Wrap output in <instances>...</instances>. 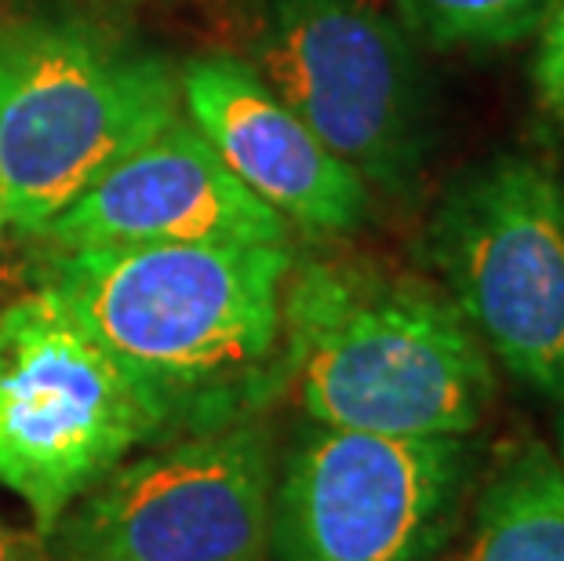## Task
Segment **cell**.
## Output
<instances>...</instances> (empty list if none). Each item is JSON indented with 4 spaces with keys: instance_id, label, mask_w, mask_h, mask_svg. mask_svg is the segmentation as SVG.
Segmentation results:
<instances>
[{
    "instance_id": "cell-1",
    "label": "cell",
    "mask_w": 564,
    "mask_h": 561,
    "mask_svg": "<svg viewBox=\"0 0 564 561\" xmlns=\"http://www.w3.org/2000/svg\"><path fill=\"white\" fill-rule=\"evenodd\" d=\"M292 245L47 248L52 292L147 384L175 431H212L284 384L281 300Z\"/></svg>"
},
{
    "instance_id": "cell-2",
    "label": "cell",
    "mask_w": 564,
    "mask_h": 561,
    "mask_svg": "<svg viewBox=\"0 0 564 561\" xmlns=\"http://www.w3.org/2000/svg\"><path fill=\"white\" fill-rule=\"evenodd\" d=\"M284 384L306 420L390 438H470L496 368L441 284L371 259L295 262L281 300Z\"/></svg>"
},
{
    "instance_id": "cell-3",
    "label": "cell",
    "mask_w": 564,
    "mask_h": 561,
    "mask_svg": "<svg viewBox=\"0 0 564 561\" xmlns=\"http://www.w3.org/2000/svg\"><path fill=\"white\" fill-rule=\"evenodd\" d=\"M183 114L167 58L69 15H0V205L41 237Z\"/></svg>"
},
{
    "instance_id": "cell-4",
    "label": "cell",
    "mask_w": 564,
    "mask_h": 561,
    "mask_svg": "<svg viewBox=\"0 0 564 561\" xmlns=\"http://www.w3.org/2000/svg\"><path fill=\"white\" fill-rule=\"evenodd\" d=\"M167 431L164 401L52 292L0 310V485L37 536Z\"/></svg>"
},
{
    "instance_id": "cell-5",
    "label": "cell",
    "mask_w": 564,
    "mask_h": 561,
    "mask_svg": "<svg viewBox=\"0 0 564 561\" xmlns=\"http://www.w3.org/2000/svg\"><path fill=\"white\" fill-rule=\"evenodd\" d=\"M441 289L485 350L564 404V183L499 153L444 190L426 226Z\"/></svg>"
},
{
    "instance_id": "cell-6",
    "label": "cell",
    "mask_w": 564,
    "mask_h": 561,
    "mask_svg": "<svg viewBox=\"0 0 564 561\" xmlns=\"http://www.w3.org/2000/svg\"><path fill=\"white\" fill-rule=\"evenodd\" d=\"M256 66L273 95L368 183L401 197L434 131L419 47L365 0H259Z\"/></svg>"
},
{
    "instance_id": "cell-7",
    "label": "cell",
    "mask_w": 564,
    "mask_h": 561,
    "mask_svg": "<svg viewBox=\"0 0 564 561\" xmlns=\"http://www.w3.org/2000/svg\"><path fill=\"white\" fill-rule=\"evenodd\" d=\"M278 485L256 416L124 460L41 536V561H267Z\"/></svg>"
},
{
    "instance_id": "cell-8",
    "label": "cell",
    "mask_w": 564,
    "mask_h": 561,
    "mask_svg": "<svg viewBox=\"0 0 564 561\" xmlns=\"http://www.w3.org/2000/svg\"><path fill=\"white\" fill-rule=\"evenodd\" d=\"M474 449L310 423L278 467L267 561H441Z\"/></svg>"
},
{
    "instance_id": "cell-9",
    "label": "cell",
    "mask_w": 564,
    "mask_h": 561,
    "mask_svg": "<svg viewBox=\"0 0 564 561\" xmlns=\"http://www.w3.org/2000/svg\"><path fill=\"white\" fill-rule=\"evenodd\" d=\"M278 212L223 164L186 114L117 161L63 216L47 248L99 245H288Z\"/></svg>"
},
{
    "instance_id": "cell-10",
    "label": "cell",
    "mask_w": 564,
    "mask_h": 561,
    "mask_svg": "<svg viewBox=\"0 0 564 561\" xmlns=\"http://www.w3.org/2000/svg\"><path fill=\"white\" fill-rule=\"evenodd\" d=\"M183 114L223 164L288 226L354 234L371 212V190L299 114L273 95L241 55H197L178 66Z\"/></svg>"
},
{
    "instance_id": "cell-11",
    "label": "cell",
    "mask_w": 564,
    "mask_h": 561,
    "mask_svg": "<svg viewBox=\"0 0 564 561\" xmlns=\"http://www.w3.org/2000/svg\"><path fill=\"white\" fill-rule=\"evenodd\" d=\"M441 561H564V467L539 441L513 449Z\"/></svg>"
},
{
    "instance_id": "cell-12",
    "label": "cell",
    "mask_w": 564,
    "mask_h": 561,
    "mask_svg": "<svg viewBox=\"0 0 564 561\" xmlns=\"http://www.w3.org/2000/svg\"><path fill=\"white\" fill-rule=\"evenodd\" d=\"M550 0H393L398 26L415 44L452 47H507L535 37Z\"/></svg>"
},
{
    "instance_id": "cell-13",
    "label": "cell",
    "mask_w": 564,
    "mask_h": 561,
    "mask_svg": "<svg viewBox=\"0 0 564 561\" xmlns=\"http://www.w3.org/2000/svg\"><path fill=\"white\" fill-rule=\"evenodd\" d=\"M532 88L543 114L564 125V0H550L535 30Z\"/></svg>"
},
{
    "instance_id": "cell-14",
    "label": "cell",
    "mask_w": 564,
    "mask_h": 561,
    "mask_svg": "<svg viewBox=\"0 0 564 561\" xmlns=\"http://www.w3.org/2000/svg\"><path fill=\"white\" fill-rule=\"evenodd\" d=\"M0 561H30L26 558V543H22L19 536L8 529L4 518H0Z\"/></svg>"
},
{
    "instance_id": "cell-15",
    "label": "cell",
    "mask_w": 564,
    "mask_h": 561,
    "mask_svg": "<svg viewBox=\"0 0 564 561\" xmlns=\"http://www.w3.org/2000/svg\"><path fill=\"white\" fill-rule=\"evenodd\" d=\"M557 460H561V467H564V420H561V456Z\"/></svg>"
},
{
    "instance_id": "cell-16",
    "label": "cell",
    "mask_w": 564,
    "mask_h": 561,
    "mask_svg": "<svg viewBox=\"0 0 564 561\" xmlns=\"http://www.w3.org/2000/svg\"><path fill=\"white\" fill-rule=\"evenodd\" d=\"M113 4H150V0H113Z\"/></svg>"
},
{
    "instance_id": "cell-17",
    "label": "cell",
    "mask_w": 564,
    "mask_h": 561,
    "mask_svg": "<svg viewBox=\"0 0 564 561\" xmlns=\"http://www.w3.org/2000/svg\"><path fill=\"white\" fill-rule=\"evenodd\" d=\"M0 230H4V205H0Z\"/></svg>"
}]
</instances>
